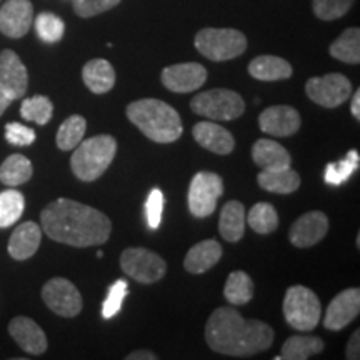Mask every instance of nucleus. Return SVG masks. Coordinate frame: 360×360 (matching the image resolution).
Instances as JSON below:
<instances>
[{
    "mask_svg": "<svg viewBox=\"0 0 360 360\" xmlns=\"http://www.w3.org/2000/svg\"><path fill=\"white\" fill-rule=\"evenodd\" d=\"M29 87V74L20 57L13 51L0 52V89L12 101L24 97Z\"/></svg>",
    "mask_w": 360,
    "mask_h": 360,
    "instance_id": "ddd939ff",
    "label": "nucleus"
},
{
    "mask_svg": "<svg viewBox=\"0 0 360 360\" xmlns=\"http://www.w3.org/2000/svg\"><path fill=\"white\" fill-rule=\"evenodd\" d=\"M193 45L209 60L225 62L240 57L247 51V37L237 29L207 27L197 32Z\"/></svg>",
    "mask_w": 360,
    "mask_h": 360,
    "instance_id": "39448f33",
    "label": "nucleus"
},
{
    "mask_svg": "<svg viewBox=\"0 0 360 360\" xmlns=\"http://www.w3.org/2000/svg\"><path fill=\"white\" fill-rule=\"evenodd\" d=\"M328 232V219L321 210L304 214L292 224L289 238L292 245L299 249H307L322 240Z\"/></svg>",
    "mask_w": 360,
    "mask_h": 360,
    "instance_id": "2eb2a0df",
    "label": "nucleus"
},
{
    "mask_svg": "<svg viewBox=\"0 0 360 360\" xmlns=\"http://www.w3.org/2000/svg\"><path fill=\"white\" fill-rule=\"evenodd\" d=\"M127 360H157L159 357L152 352V350H147V349H141V350H134L132 354H129Z\"/></svg>",
    "mask_w": 360,
    "mask_h": 360,
    "instance_id": "37998d69",
    "label": "nucleus"
},
{
    "mask_svg": "<svg viewBox=\"0 0 360 360\" xmlns=\"http://www.w3.org/2000/svg\"><path fill=\"white\" fill-rule=\"evenodd\" d=\"M254 282L244 270H236L229 276L224 287V295L231 305H245L254 297Z\"/></svg>",
    "mask_w": 360,
    "mask_h": 360,
    "instance_id": "c756f323",
    "label": "nucleus"
},
{
    "mask_svg": "<svg viewBox=\"0 0 360 360\" xmlns=\"http://www.w3.org/2000/svg\"><path fill=\"white\" fill-rule=\"evenodd\" d=\"M127 294H129V285L124 278H119V281L112 283L109 294H107V299L102 307L103 319H112L114 315L119 314V310L122 309L124 299Z\"/></svg>",
    "mask_w": 360,
    "mask_h": 360,
    "instance_id": "4c0bfd02",
    "label": "nucleus"
},
{
    "mask_svg": "<svg viewBox=\"0 0 360 360\" xmlns=\"http://www.w3.org/2000/svg\"><path fill=\"white\" fill-rule=\"evenodd\" d=\"M192 135L193 141L199 143L200 147L219 155L232 154L233 147H236V139L227 129L220 127L219 124L207 122V120L193 125Z\"/></svg>",
    "mask_w": 360,
    "mask_h": 360,
    "instance_id": "6ab92c4d",
    "label": "nucleus"
},
{
    "mask_svg": "<svg viewBox=\"0 0 360 360\" xmlns=\"http://www.w3.org/2000/svg\"><path fill=\"white\" fill-rule=\"evenodd\" d=\"M97 257H98V259L103 257V252H102V250H98V252H97Z\"/></svg>",
    "mask_w": 360,
    "mask_h": 360,
    "instance_id": "49530a36",
    "label": "nucleus"
},
{
    "mask_svg": "<svg viewBox=\"0 0 360 360\" xmlns=\"http://www.w3.org/2000/svg\"><path fill=\"white\" fill-rule=\"evenodd\" d=\"M40 220L49 238L79 249L105 244L112 233L105 214L70 199L53 200L42 210Z\"/></svg>",
    "mask_w": 360,
    "mask_h": 360,
    "instance_id": "f257e3e1",
    "label": "nucleus"
},
{
    "mask_svg": "<svg viewBox=\"0 0 360 360\" xmlns=\"http://www.w3.org/2000/svg\"><path fill=\"white\" fill-rule=\"evenodd\" d=\"M8 332L17 345L27 354L40 355L47 350V337H45L42 327L29 317H15L8 323Z\"/></svg>",
    "mask_w": 360,
    "mask_h": 360,
    "instance_id": "a211bd4d",
    "label": "nucleus"
},
{
    "mask_svg": "<svg viewBox=\"0 0 360 360\" xmlns=\"http://www.w3.org/2000/svg\"><path fill=\"white\" fill-rule=\"evenodd\" d=\"M35 30H37L40 40H44L45 44H57L64 37L65 24L56 13L42 12L35 19Z\"/></svg>",
    "mask_w": 360,
    "mask_h": 360,
    "instance_id": "f704fd0d",
    "label": "nucleus"
},
{
    "mask_svg": "<svg viewBox=\"0 0 360 360\" xmlns=\"http://www.w3.org/2000/svg\"><path fill=\"white\" fill-rule=\"evenodd\" d=\"M34 22L30 0H7L0 8V32L11 39H20L29 32Z\"/></svg>",
    "mask_w": 360,
    "mask_h": 360,
    "instance_id": "4468645a",
    "label": "nucleus"
},
{
    "mask_svg": "<svg viewBox=\"0 0 360 360\" xmlns=\"http://www.w3.org/2000/svg\"><path fill=\"white\" fill-rule=\"evenodd\" d=\"M12 102H13L12 98H11V97H7L6 94H4V90L0 89V117H2V114H4V112L7 110V107L11 105Z\"/></svg>",
    "mask_w": 360,
    "mask_h": 360,
    "instance_id": "a18cd8bd",
    "label": "nucleus"
},
{
    "mask_svg": "<svg viewBox=\"0 0 360 360\" xmlns=\"http://www.w3.org/2000/svg\"><path fill=\"white\" fill-rule=\"evenodd\" d=\"M220 259H222V247L217 240L209 238V240H202L199 244L191 247V250L186 255V260H184V267L188 274L199 276V274H205L207 270L217 265Z\"/></svg>",
    "mask_w": 360,
    "mask_h": 360,
    "instance_id": "412c9836",
    "label": "nucleus"
},
{
    "mask_svg": "<svg viewBox=\"0 0 360 360\" xmlns=\"http://www.w3.org/2000/svg\"><path fill=\"white\" fill-rule=\"evenodd\" d=\"M25 207L24 195L15 188L0 192V229H7L22 217Z\"/></svg>",
    "mask_w": 360,
    "mask_h": 360,
    "instance_id": "2f4dec72",
    "label": "nucleus"
},
{
    "mask_svg": "<svg viewBox=\"0 0 360 360\" xmlns=\"http://www.w3.org/2000/svg\"><path fill=\"white\" fill-rule=\"evenodd\" d=\"M117 141L112 135L102 134L80 142L70 159V167L75 177L84 182L101 179L114 162Z\"/></svg>",
    "mask_w": 360,
    "mask_h": 360,
    "instance_id": "20e7f679",
    "label": "nucleus"
},
{
    "mask_svg": "<svg viewBox=\"0 0 360 360\" xmlns=\"http://www.w3.org/2000/svg\"><path fill=\"white\" fill-rule=\"evenodd\" d=\"M292 65L285 58L277 56H259L252 58L249 74L262 82H277L292 77Z\"/></svg>",
    "mask_w": 360,
    "mask_h": 360,
    "instance_id": "b1692460",
    "label": "nucleus"
},
{
    "mask_svg": "<svg viewBox=\"0 0 360 360\" xmlns=\"http://www.w3.org/2000/svg\"><path fill=\"white\" fill-rule=\"evenodd\" d=\"M359 152L350 150L344 160L328 164L326 169V182L330 184V186H340V184L347 182L350 175L359 169Z\"/></svg>",
    "mask_w": 360,
    "mask_h": 360,
    "instance_id": "c9c22d12",
    "label": "nucleus"
},
{
    "mask_svg": "<svg viewBox=\"0 0 360 360\" xmlns=\"http://www.w3.org/2000/svg\"><path fill=\"white\" fill-rule=\"evenodd\" d=\"M207 69L197 62L175 64L162 70V84L164 87L175 94H188L200 89L207 80Z\"/></svg>",
    "mask_w": 360,
    "mask_h": 360,
    "instance_id": "f8f14e48",
    "label": "nucleus"
},
{
    "mask_svg": "<svg viewBox=\"0 0 360 360\" xmlns=\"http://www.w3.org/2000/svg\"><path fill=\"white\" fill-rule=\"evenodd\" d=\"M305 92L317 105L335 109L352 96V84L342 74H327L323 77L309 79L305 84Z\"/></svg>",
    "mask_w": 360,
    "mask_h": 360,
    "instance_id": "9d476101",
    "label": "nucleus"
},
{
    "mask_svg": "<svg viewBox=\"0 0 360 360\" xmlns=\"http://www.w3.org/2000/svg\"><path fill=\"white\" fill-rule=\"evenodd\" d=\"M323 350V340L312 335H292L283 342L281 355L276 360H307Z\"/></svg>",
    "mask_w": 360,
    "mask_h": 360,
    "instance_id": "bb28decb",
    "label": "nucleus"
},
{
    "mask_svg": "<svg viewBox=\"0 0 360 360\" xmlns=\"http://www.w3.org/2000/svg\"><path fill=\"white\" fill-rule=\"evenodd\" d=\"M207 345L231 357H254L274 344V328L262 321H245L233 307L215 309L205 323Z\"/></svg>",
    "mask_w": 360,
    "mask_h": 360,
    "instance_id": "f03ea898",
    "label": "nucleus"
},
{
    "mask_svg": "<svg viewBox=\"0 0 360 360\" xmlns=\"http://www.w3.org/2000/svg\"><path fill=\"white\" fill-rule=\"evenodd\" d=\"M257 184L264 191L272 193H294L300 187V175L294 169H277V170H260L257 175Z\"/></svg>",
    "mask_w": 360,
    "mask_h": 360,
    "instance_id": "a878e982",
    "label": "nucleus"
},
{
    "mask_svg": "<svg viewBox=\"0 0 360 360\" xmlns=\"http://www.w3.org/2000/svg\"><path fill=\"white\" fill-rule=\"evenodd\" d=\"M85 130H87V122L82 115H70L69 119H65L60 124V127L57 130V147L60 150H74L75 147L82 142Z\"/></svg>",
    "mask_w": 360,
    "mask_h": 360,
    "instance_id": "7c9ffc66",
    "label": "nucleus"
},
{
    "mask_svg": "<svg viewBox=\"0 0 360 360\" xmlns=\"http://www.w3.org/2000/svg\"><path fill=\"white\" fill-rule=\"evenodd\" d=\"M247 222L254 232L267 236V233L277 231L278 227L277 210L267 202H259L250 209L249 215H247Z\"/></svg>",
    "mask_w": 360,
    "mask_h": 360,
    "instance_id": "473e14b6",
    "label": "nucleus"
},
{
    "mask_svg": "<svg viewBox=\"0 0 360 360\" xmlns=\"http://www.w3.org/2000/svg\"><path fill=\"white\" fill-rule=\"evenodd\" d=\"M120 0H72V7L74 12L77 13L82 19H90L96 17L98 13H103L110 8L117 7Z\"/></svg>",
    "mask_w": 360,
    "mask_h": 360,
    "instance_id": "58836bf2",
    "label": "nucleus"
},
{
    "mask_svg": "<svg viewBox=\"0 0 360 360\" xmlns=\"http://www.w3.org/2000/svg\"><path fill=\"white\" fill-rule=\"evenodd\" d=\"M360 312V290L345 289L339 295L334 297L330 305L327 307L323 326L328 330H342L359 317Z\"/></svg>",
    "mask_w": 360,
    "mask_h": 360,
    "instance_id": "dca6fc26",
    "label": "nucleus"
},
{
    "mask_svg": "<svg viewBox=\"0 0 360 360\" xmlns=\"http://www.w3.org/2000/svg\"><path fill=\"white\" fill-rule=\"evenodd\" d=\"M350 110H352V115L355 120H360V90L357 89L354 92V98L350 102Z\"/></svg>",
    "mask_w": 360,
    "mask_h": 360,
    "instance_id": "c03bdc74",
    "label": "nucleus"
},
{
    "mask_svg": "<svg viewBox=\"0 0 360 360\" xmlns=\"http://www.w3.org/2000/svg\"><path fill=\"white\" fill-rule=\"evenodd\" d=\"M32 162L22 154H13L0 165V182L7 187H19L32 179Z\"/></svg>",
    "mask_w": 360,
    "mask_h": 360,
    "instance_id": "c85d7f7f",
    "label": "nucleus"
},
{
    "mask_svg": "<svg viewBox=\"0 0 360 360\" xmlns=\"http://www.w3.org/2000/svg\"><path fill=\"white\" fill-rule=\"evenodd\" d=\"M124 274L141 283H155L167 272V264L155 252L143 247H130L120 255Z\"/></svg>",
    "mask_w": 360,
    "mask_h": 360,
    "instance_id": "1a4fd4ad",
    "label": "nucleus"
},
{
    "mask_svg": "<svg viewBox=\"0 0 360 360\" xmlns=\"http://www.w3.org/2000/svg\"><path fill=\"white\" fill-rule=\"evenodd\" d=\"M222 193L224 182L219 174H195L191 180V187H188V210L197 219L209 217L217 209V200Z\"/></svg>",
    "mask_w": 360,
    "mask_h": 360,
    "instance_id": "6e6552de",
    "label": "nucleus"
},
{
    "mask_svg": "<svg viewBox=\"0 0 360 360\" xmlns=\"http://www.w3.org/2000/svg\"><path fill=\"white\" fill-rule=\"evenodd\" d=\"M354 6V0H312L314 15L321 20H337Z\"/></svg>",
    "mask_w": 360,
    "mask_h": 360,
    "instance_id": "e433bc0d",
    "label": "nucleus"
},
{
    "mask_svg": "<svg viewBox=\"0 0 360 360\" xmlns=\"http://www.w3.org/2000/svg\"><path fill=\"white\" fill-rule=\"evenodd\" d=\"M125 114L147 139L157 143H172L182 135L179 112L159 98H141L129 103Z\"/></svg>",
    "mask_w": 360,
    "mask_h": 360,
    "instance_id": "7ed1b4c3",
    "label": "nucleus"
},
{
    "mask_svg": "<svg viewBox=\"0 0 360 360\" xmlns=\"http://www.w3.org/2000/svg\"><path fill=\"white\" fill-rule=\"evenodd\" d=\"M330 56L344 64H360V30L357 27H349L332 42L328 49Z\"/></svg>",
    "mask_w": 360,
    "mask_h": 360,
    "instance_id": "cd10ccee",
    "label": "nucleus"
},
{
    "mask_svg": "<svg viewBox=\"0 0 360 360\" xmlns=\"http://www.w3.org/2000/svg\"><path fill=\"white\" fill-rule=\"evenodd\" d=\"M193 114L207 117L210 120L229 122L236 120L245 112L244 98L229 89H214L197 94L191 101Z\"/></svg>",
    "mask_w": 360,
    "mask_h": 360,
    "instance_id": "0eeeda50",
    "label": "nucleus"
},
{
    "mask_svg": "<svg viewBox=\"0 0 360 360\" xmlns=\"http://www.w3.org/2000/svg\"><path fill=\"white\" fill-rule=\"evenodd\" d=\"M322 305L319 297L304 285H292L283 297V317L292 328L314 330L321 322Z\"/></svg>",
    "mask_w": 360,
    "mask_h": 360,
    "instance_id": "423d86ee",
    "label": "nucleus"
},
{
    "mask_svg": "<svg viewBox=\"0 0 360 360\" xmlns=\"http://www.w3.org/2000/svg\"><path fill=\"white\" fill-rule=\"evenodd\" d=\"M300 114L290 105H274L259 115V127L262 132L274 137H290L299 132Z\"/></svg>",
    "mask_w": 360,
    "mask_h": 360,
    "instance_id": "f3484780",
    "label": "nucleus"
},
{
    "mask_svg": "<svg viewBox=\"0 0 360 360\" xmlns=\"http://www.w3.org/2000/svg\"><path fill=\"white\" fill-rule=\"evenodd\" d=\"M53 114V105L51 98L45 96H34L22 102L20 115L29 122L45 125L51 122Z\"/></svg>",
    "mask_w": 360,
    "mask_h": 360,
    "instance_id": "72a5a7b5",
    "label": "nucleus"
},
{
    "mask_svg": "<svg viewBox=\"0 0 360 360\" xmlns=\"http://www.w3.org/2000/svg\"><path fill=\"white\" fill-rule=\"evenodd\" d=\"M162 212H164V193L160 188H152L146 202L147 224L152 231L159 229L162 222Z\"/></svg>",
    "mask_w": 360,
    "mask_h": 360,
    "instance_id": "ea45409f",
    "label": "nucleus"
},
{
    "mask_svg": "<svg viewBox=\"0 0 360 360\" xmlns=\"http://www.w3.org/2000/svg\"><path fill=\"white\" fill-rule=\"evenodd\" d=\"M6 139L8 143H12V146L27 147L34 143L35 132L30 127H25V125L11 122L6 125Z\"/></svg>",
    "mask_w": 360,
    "mask_h": 360,
    "instance_id": "a19ab883",
    "label": "nucleus"
},
{
    "mask_svg": "<svg viewBox=\"0 0 360 360\" xmlns=\"http://www.w3.org/2000/svg\"><path fill=\"white\" fill-rule=\"evenodd\" d=\"M219 232L224 240L238 242L245 232V207L238 200H229L219 217Z\"/></svg>",
    "mask_w": 360,
    "mask_h": 360,
    "instance_id": "393cba45",
    "label": "nucleus"
},
{
    "mask_svg": "<svg viewBox=\"0 0 360 360\" xmlns=\"http://www.w3.org/2000/svg\"><path fill=\"white\" fill-rule=\"evenodd\" d=\"M42 242V229L35 222H24L13 231L8 240V254L15 260L30 259Z\"/></svg>",
    "mask_w": 360,
    "mask_h": 360,
    "instance_id": "aec40b11",
    "label": "nucleus"
},
{
    "mask_svg": "<svg viewBox=\"0 0 360 360\" xmlns=\"http://www.w3.org/2000/svg\"><path fill=\"white\" fill-rule=\"evenodd\" d=\"M82 80L90 92L101 96L110 92L115 85V70L105 58H94L84 65Z\"/></svg>",
    "mask_w": 360,
    "mask_h": 360,
    "instance_id": "5701e85b",
    "label": "nucleus"
},
{
    "mask_svg": "<svg viewBox=\"0 0 360 360\" xmlns=\"http://www.w3.org/2000/svg\"><path fill=\"white\" fill-rule=\"evenodd\" d=\"M345 357L349 360H357L360 357V330H355L350 337L347 350H345Z\"/></svg>",
    "mask_w": 360,
    "mask_h": 360,
    "instance_id": "79ce46f5",
    "label": "nucleus"
},
{
    "mask_svg": "<svg viewBox=\"0 0 360 360\" xmlns=\"http://www.w3.org/2000/svg\"><path fill=\"white\" fill-rule=\"evenodd\" d=\"M45 305L60 317H75L84 307L82 295L77 287L64 277L51 278L42 289Z\"/></svg>",
    "mask_w": 360,
    "mask_h": 360,
    "instance_id": "9b49d317",
    "label": "nucleus"
},
{
    "mask_svg": "<svg viewBox=\"0 0 360 360\" xmlns=\"http://www.w3.org/2000/svg\"><path fill=\"white\" fill-rule=\"evenodd\" d=\"M252 159L262 170H277L290 167L292 159L285 147L270 139H260L252 146Z\"/></svg>",
    "mask_w": 360,
    "mask_h": 360,
    "instance_id": "4be33fe9",
    "label": "nucleus"
}]
</instances>
